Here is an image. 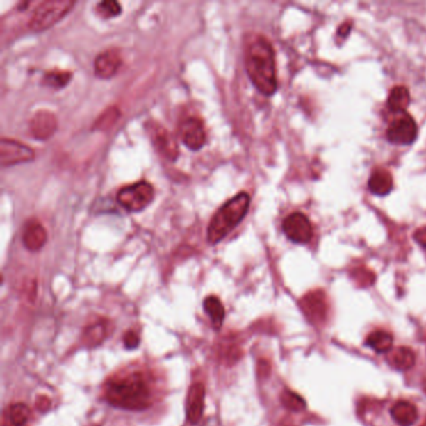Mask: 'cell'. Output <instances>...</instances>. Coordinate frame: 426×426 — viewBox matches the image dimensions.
I'll return each mask as SVG.
<instances>
[{
    "label": "cell",
    "instance_id": "cell-16",
    "mask_svg": "<svg viewBox=\"0 0 426 426\" xmlns=\"http://www.w3.org/2000/svg\"><path fill=\"white\" fill-rule=\"evenodd\" d=\"M369 189L377 197L388 195L394 188V179L390 172L385 169H377L371 174L369 179Z\"/></svg>",
    "mask_w": 426,
    "mask_h": 426
},
{
    "label": "cell",
    "instance_id": "cell-13",
    "mask_svg": "<svg viewBox=\"0 0 426 426\" xmlns=\"http://www.w3.org/2000/svg\"><path fill=\"white\" fill-rule=\"evenodd\" d=\"M122 56L117 49H108L95 58L94 73L100 79H110L122 67Z\"/></svg>",
    "mask_w": 426,
    "mask_h": 426
},
{
    "label": "cell",
    "instance_id": "cell-33",
    "mask_svg": "<svg viewBox=\"0 0 426 426\" xmlns=\"http://www.w3.org/2000/svg\"><path fill=\"white\" fill-rule=\"evenodd\" d=\"M424 426H426V423H425V424H424Z\"/></svg>",
    "mask_w": 426,
    "mask_h": 426
},
{
    "label": "cell",
    "instance_id": "cell-24",
    "mask_svg": "<svg viewBox=\"0 0 426 426\" xmlns=\"http://www.w3.org/2000/svg\"><path fill=\"white\" fill-rule=\"evenodd\" d=\"M72 76H73L72 72L53 69L44 74L42 83L45 87L51 88V89H63L70 83Z\"/></svg>",
    "mask_w": 426,
    "mask_h": 426
},
{
    "label": "cell",
    "instance_id": "cell-5",
    "mask_svg": "<svg viewBox=\"0 0 426 426\" xmlns=\"http://www.w3.org/2000/svg\"><path fill=\"white\" fill-rule=\"evenodd\" d=\"M154 197V186L148 181H138L136 184L122 188L117 192V200L125 211L138 213L148 208Z\"/></svg>",
    "mask_w": 426,
    "mask_h": 426
},
{
    "label": "cell",
    "instance_id": "cell-8",
    "mask_svg": "<svg viewBox=\"0 0 426 426\" xmlns=\"http://www.w3.org/2000/svg\"><path fill=\"white\" fill-rule=\"evenodd\" d=\"M418 136V125L414 119L407 113H402L400 117L394 119L390 123L386 138L391 144L396 145H409L415 142Z\"/></svg>",
    "mask_w": 426,
    "mask_h": 426
},
{
    "label": "cell",
    "instance_id": "cell-2",
    "mask_svg": "<svg viewBox=\"0 0 426 426\" xmlns=\"http://www.w3.org/2000/svg\"><path fill=\"white\" fill-rule=\"evenodd\" d=\"M245 67L254 87L266 97L278 89L275 54L270 42L264 37H256L245 50Z\"/></svg>",
    "mask_w": 426,
    "mask_h": 426
},
{
    "label": "cell",
    "instance_id": "cell-9",
    "mask_svg": "<svg viewBox=\"0 0 426 426\" xmlns=\"http://www.w3.org/2000/svg\"><path fill=\"white\" fill-rule=\"evenodd\" d=\"M283 231L286 238L297 244H306L313 238V227L309 218L303 213H293L285 218Z\"/></svg>",
    "mask_w": 426,
    "mask_h": 426
},
{
    "label": "cell",
    "instance_id": "cell-7",
    "mask_svg": "<svg viewBox=\"0 0 426 426\" xmlns=\"http://www.w3.org/2000/svg\"><path fill=\"white\" fill-rule=\"evenodd\" d=\"M35 153L23 142L14 139H1L0 142V164L1 167H14L34 161Z\"/></svg>",
    "mask_w": 426,
    "mask_h": 426
},
{
    "label": "cell",
    "instance_id": "cell-26",
    "mask_svg": "<svg viewBox=\"0 0 426 426\" xmlns=\"http://www.w3.org/2000/svg\"><path fill=\"white\" fill-rule=\"evenodd\" d=\"M280 399H281V402H283L285 408L289 409L290 411L299 413V411H303L304 409L306 408V402L303 398L297 395V393H293L290 390H285Z\"/></svg>",
    "mask_w": 426,
    "mask_h": 426
},
{
    "label": "cell",
    "instance_id": "cell-12",
    "mask_svg": "<svg viewBox=\"0 0 426 426\" xmlns=\"http://www.w3.org/2000/svg\"><path fill=\"white\" fill-rule=\"evenodd\" d=\"M31 136L38 140H48L56 134L58 129V120L56 117L48 110H39L31 117Z\"/></svg>",
    "mask_w": 426,
    "mask_h": 426
},
{
    "label": "cell",
    "instance_id": "cell-10",
    "mask_svg": "<svg viewBox=\"0 0 426 426\" xmlns=\"http://www.w3.org/2000/svg\"><path fill=\"white\" fill-rule=\"evenodd\" d=\"M179 136L186 148L192 151L200 150L206 142L204 123L198 117H188L180 123Z\"/></svg>",
    "mask_w": 426,
    "mask_h": 426
},
{
    "label": "cell",
    "instance_id": "cell-17",
    "mask_svg": "<svg viewBox=\"0 0 426 426\" xmlns=\"http://www.w3.org/2000/svg\"><path fill=\"white\" fill-rule=\"evenodd\" d=\"M31 419V409L23 402L9 405L3 413V426H25Z\"/></svg>",
    "mask_w": 426,
    "mask_h": 426
},
{
    "label": "cell",
    "instance_id": "cell-31",
    "mask_svg": "<svg viewBox=\"0 0 426 426\" xmlns=\"http://www.w3.org/2000/svg\"><path fill=\"white\" fill-rule=\"evenodd\" d=\"M352 31V23H344L338 31V35L341 38L347 37V34Z\"/></svg>",
    "mask_w": 426,
    "mask_h": 426
},
{
    "label": "cell",
    "instance_id": "cell-30",
    "mask_svg": "<svg viewBox=\"0 0 426 426\" xmlns=\"http://www.w3.org/2000/svg\"><path fill=\"white\" fill-rule=\"evenodd\" d=\"M414 239L421 247L426 249V227L419 228L415 231Z\"/></svg>",
    "mask_w": 426,
    "mask_h": 426
},
{
    "label": "cell",
    "instance_id": "cell-18",
    "mask_svg": "<svg viewBox=\"0 0 426 426\" xmlns=\"http://www.w3.org/2000/svg\"><path fill=\"white\" fill-rule=\"evenodd\" d=\"M390 413L393 419L400 426L414 425L418 420V410L411 402H398Z\"/></svg>",
    "mask_w": 426,
    "mask_h": 426
},
{
    "label": "cell",
    "instance_id": "cell-4",
    "mask_svg": "<svg viewBox=\"0 0 426 426\" xmlns=\"http://www.w3.org/2000/svg\"><path fill=\"white\" fill-rule=\"evenodd\" d=\"M75 1L73 0H47L40 3L31 15L29 28L34 31H44L60 22L68 14Z\"/></svg>",
    "mask_w": 426,
    "mask_h": 426
},
{
    "label": "cell",
    "instance_id": "cell-6",
    "mask_svg": "<svg viewBox=\"0 0 426 426\" xmlns=\"http://www.w3.org/2000/svg\"><path fill=\"white\" fill-rule=\"evenodd\" d=\"M149 136L158 154L169 161H175L179 156L178 142L174 136L161 124L150 120L147 124Z\"/></svg>",
    "mask_w": 426,
    "mask_h": 426
},
{
    "label": "cell",
    "instance_id": "cell-27",
    "mask_svg": "<svg viewBox=\"0 0 426 426\" xmlns=\"http://www.w3.org/2000/svg\"><path fill=\"white\" fill-rule=\"evenodd\" d=\"M95 13L99 15L100 18H115L117 15H120L122 6L115 0H106V1H101L97 4Z\"/></svg>",
    "mask_w": 426,
    "mask_h": 426
},
{
    "label": "cell",
    "instance_id": "cell-32",
    "mask_svg": "<svg viewBox=\"0 0 426 426\" xmlns=\"http://www.w3.org/2000/svg\"><path fill=\"white\" fill-rule=\"evenodd\" d=\"M424 391L426 393V380L424 382Z\"/></svg>",
    "mask_w": 426,
    "mask_h": 426
},
{
    "label": "cell",
    "instance_id": "cell-29",
    "mask_svg": "<svg viewBox=\"0 0 426 426\" xmlns=\"http://www.w3.org/2000/svg\"><path fill=\"white\" fill-rule=\"evenodd\" d=\"M35 405H37V408L40 410V411H48L50 409V405H51V402H50V399L48 396L40 395L38 396L37 402H35Z\"/></svg>",
    "mask_w": 426,
    "mask_h": 426
},
{
    "label": "cell",
    "instance_id": "cell-25",
    "mask_svg": "<svg viewBox=\"0 0 426 426\" xmlns=\"http://www.w3.org/2000/svg\"><path fill=\"white\" fill-rule=\"evenodd\" d=\"M122 113L117 109V106H111L108 108L101 115H100L93 125V130H100V131H106V130L111 128L114 124L117 123V119L120 117Z\"/></svg>",
    "mask_w": 426,
    "mask_h": 426
},
{
    "label": "cell",
    "instance_id": "cell-21",
    "mask_svg": "<svg viewBox=\"0 0 426 426\" xmlns=\"http://www.w3.org/2000/svg\"><path fill=\"white\" fill-rule=\"evenodd\" d=\"M409 104H410V93L408 88L395 87L391 90L388 99L390 110L402 114L408 109Z\"/></svg>",
    "mask_w": 426,
    "mask_h": 426
},
{
    "label": "cell",
    "instance_id": "cell-14",
    "mask_svg": "<svg viewBox=\"0 0 426 426\" xmlns=\"http://www.w3.org/2000/svg\"><path fill=\"white\" fill-rule=\"evenodd\" d=\"M205 405V386L202 383L192 384L186 396V419L192 425L203 418Z\"/></svg>",
    "mask_w": 426,
    "mask_h": 426
},
{
    "label": "cell",
    "instance_id": "cell-23",
    "mask_svg": "<svg viewBox=\"0 0 426 426\" xmlns=\"http://www.w3.org/2000/svg\"><path fill=\"white\" fill-rule=\"evenodd\" d=\"M204 310L211 316V322L215 329H220L225 319V309L219 297L211 295L204 300Z\"/></svg>",
    "mask_w": 426,
    "mask_h": 426
},
{
    "label": "cell",
    "instance_id": "cell-22",
    "mask_svg": "<svg viewBox=\"0 0 426 426\" xmlns=\"http://www.w3.org/2000/svg\"><path fill=\"white\" fill-rule=\"evenodd\" d=\"M390 363L391 365L398 369V370H409L411 369L415 364V354L411 349L402 346L395 349L391 357H390Z\"/></svg>",
    "mask_w": 426,
    "mask_h": 426
},
{
    "label": "cell",
    "instance_id": "cell-28",
    "mask_svg": "<svg viewBox=\"0 0 426 426\" xmlns=\"http://www.w3.org/2000/svg\"><path fill=\"white\" fill-rule=\"evenodd\" d=\"M123 343L126 349L133 350V349H136L139 344H140V338L138 336V334L136 331L129 330V331L124 334Z\"/></svg>",
    "mask_w": 426,
    "mask_h": 426
},
{
    "label": "cell",
    "instance_id": "cell-1",
    "mask_svg": "<svg viewBox=\"0 0 426 426\" xmlns=\"http://www.w3.org/2000/svg\"><path fill=\"white\" fill-rule=\"evenodd\" d=\"M104 396L114 408L142 411L151 407V389L140 372L110 379L106 385Z\"/></svg>",
    "mask_w": 426,
    "mask_h": 426
},
{
    "label": "cell",
    "instance_id": "cell-20",
    "mask_svg": "<svg viewBox=\"0 0 426 426\" xmlns=\"http://www.w3.org/2000/svg\"><path fill=\"white\" fill-rule=\"evenodd\" d=\"M393 341H394V339H393L391 334L385 331V330H377V331H372L368 336L366 345L371 347L372 350L379 352V354H384V352L391 350Z\"/></svg>",
    "mask_w": 426,
    "mask_h": 426
},
{
    "label": "cell",
    "instance_id": "cell-19",
    "mask_svg": "<svg viewBox=\"0 0 426 426\" xmlns=\"http://www.w3.org/2000/svg\"><path fill=\"white\" fill-rule=\"evenodd\" d=\"M109 321L100 319L84 330L83 343L88 346H98L108 338Z\"/></svg>",
    "mask_w": 426,
    "mask_h": 426
},
{
    "label": "cell",
    "instance_id": "cell-15",
    "mask_svg": "<svg viewBox=\"0 0 426 426\" xmlns=\"http://www.w3.org/2000/svg\"><path fill=\"white\" fill-rule=\"evenodd\" d=\"M22 240H23V245L29 252H39L48 240V234L40 222L37 220H31L26 222V225L23 229Z\"/></svg>",
    "mask_w": 426,
    "mask_h": 426
},
{
    "label": "cell",
    "instance_id": "cell-11",
    "mask_svg": "<svg viewBox=\"0 0 426 426\" xmlns=\"http://www.w3.org/2000/svg\"><path fill=\"white\" fill-rule=\"evenodd\" d=\"M300 308L311 322H322L327 314V297L322 291H311L302 299Z\"/></svg>",
    "mask_w": 426,
    "mask_h": 426
},
{
    "label": "cell",
    "instance_id": "cell-3",
    "mask_svg": "<svg viewBox=\"0 0 426 426\" xmlns=\"http://www.w3.org/2000/svg\"><path fill=\"white\" fill-rule=\"evenodd\" d=\"M250 206V197L245 192H239L234 198L229 199L227 203L216 211L208 227V241L215 245L234 230L244 216L247 215Z\"/></svg>",
    "mask_w": 426,
    "mask_h": 426
}]
</instances>
